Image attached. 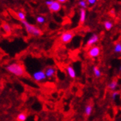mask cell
Segmentation results:
<instances>
[{"mask_svg": "<svg viewBox=\"0 0 121 121\" xmlns=\"http://www.w3.org/2000/svg\"><path fill=\"white\" fill-rule=\"evenodd\" d=\"M26 119H27V115L25 112L19 113L16 117L17 121H26Z\"/></svg>", "mask_w": 121, "mask_h": 121, "instance_id": "obj_16", "label": "cell"}, {"mask_svg": "<svg viewBox=\"0 0 121 121\" xmlns=\"http://www.w3.org/2000/svg\"><path fill=\"white\" fill-rule=\"evenodd\" d=\"M78 5L81 7V9H86L88 7V2L87 1H84V0H81V1L78 2Z\"/></svg>", "mask_w": 121, "mask_h": 121, "instance_id": "obj_20", "label": "cell"}, {"mask_svg": "<svg viewBox=\"0 0 121 121\" xmlns=\"http://www.w3.org/2000/svg\"><path fill=\"white\" fill-rule=\"evenodd\" d=\"M119 70H120V71H121V65L120 66V68H119Z\"/></svg>", "mask_w": 121, "mask_h": 121, "instance_id": "obj_26", "label": "cell"}, {"mask_svg": "<svg viewBox=\"0 0 121 121\" xmlns=\"http://www.w3.org/2000/svg\"><path fill=\"white\" fill-rule=\"evenodd\" d=\"M104 27L107 30H109L113 27V24L110 20H105L104 22Z\"/></svg>", "mask_w": 121, "mask_h": 121, "instance_id": "obj_17", "label": "cell"}, {"mask_svg": "<svg viewBox=\"0 0 121 121\" xmlns=\"http://www.w3.org/2000/svg\"><path fill=\"white\" fill-rule=\"evenodd\" d=\"M2 28L7 34L8 35L11 34V33H12V28H11V26L7 23H4L2 26Z\"/></svg>", "mask_w": 121, "mask_h": 121, "instance_id": "obj_11", "label": "cell"}, {"mask_svg": "<svg viewBox=\"0 0 121 121\" xmlns=\"http://www.w3.org/2000/svg\"><path fill=\"white\" fill-rule=\"evenodd\" d=\"M114 52L115 53H121V43L117 42L114 46Z\"/></svg>", "mask_w": 121, "mask_h": 121, "instance_id": "obj_19", "label": "cell"}, {"mask_svg": "<svg viewBox=\"0 0 121 121\" xmlns=\"http://www.w3.org/2000/svg\"><path fill=\"white\" fill-rule=\"evenodd\" d=\"M53 2H54V1H52V0H48V1H46V2H45V4L47 5L48 7H49L50 5L52 4Z\"/></svg>", "mask_w": 121, "mask_h": 121, "instance_id": "obj_23", "label": "cell"}, {"mask_svg": "<svg viewBox=\"0 0 121 121\" xmlns=\"http://www.w3.org/2000/svg\"><path fill=\"white\" fill-rule=\"evenodd\" d=\"M66 71H67V73L68 75H69L70 78H75L76 77V73H75V69L73 68V67L70 65H68L66 67Z\"/></svg>", "mask_w": 121, "mask_h": 121, "instance_id": "obj_9", "label": "cell"}, {"mask_svg": "<svg viewBox=\"0 0 121 121\" xmlns=\"http://www.w3.org/2000/svg\"><path fill=\"white\" fill-rule=\"evenodd\" d=\"M120 95V92L117 91H113L112 94V98L113 100H115V99Z\"/></svg>", "mask_w": 121, "mask_h": 121, "instance_id": "obj_21", "label": "cell"}, {"mask_svg": "<svg viewBox=\"0 0 121 121\" xmlns=\"http://www.w3.org/2000/svg\"><path fill=\"white\" fill-rule=\"evenodd\" d=\"M93 73L94 75L96 78H99L102 75V72L99 69V68L97 67V66H94L93 67Z\"/></svg>", "mask_w": 121, "mask_h": 121, "instance_id": "obj_13", "label": "cell"}, {"mask_svg": "<svg viewBox=\"0 0 121 121\" xmlns=\"http://www.w3.org/2000/svg\"><path fill=\"white\" fill-rule=\"evenodd\" d=\"M57 1H58V2L60 3L61 4L65 3V2H67V0H57Z\"/></svg>", "mask_w": 121, "mask_h": 121, "instance_id": "obj_25", "label": "cell"}, {"mask_svg": "<svg viewBox=\"0 0 121 121\" xmlns=\"http://www.w3.org/2000/svg\"><path fill=\"white\" fill-rule=\"evenodd\" d=\"M109 13H110V15H112V16L115 15V9H111V10H110V12H109Z\"/></svg>", "mask_w": 121, "mask_h": 121, "instance_id": "obj_24", "label": "cell"}, {"mask_svg": "<svg viewBox=\"0 0 121 121\" xmlns=\"http://www.w3.org/2000/svg\"><path fill=\"white\" fill-rule=\"evenodd\" d=\"M6 70L9 73L17 77H21L25 74V68L23 65L18 62H14L8 65L6 67Z\"/></svg>", "mask_w": 121, "mask_h": 121, "instance_id": "obj_1", "label": "cell"}, {"mask_svg": "<svg viewBox=\"0 0 121 121\" xmlns=\"http://www.w3.org/2000/svg\"><path fill=\"white\" fill-rule=\"evenodd\" d=\"M117 86H118L117 81H116V80H113V81H112L110 83H109L108 87H109V89H110V90H112V91H115V90L117 89Z\"/></svg>", "mask_w": 121, "mask_h": 121, "instance_id": "obj_14", "label": "cell"}, {"mask_svg": "<svg viewBox=\"0 0 121 121\" xmlns=\"http://www.w3.org/2000/svg\"><path fill=\"white\" fill-rule=\"evenodd\" d=\"M98 41H99V36L96 34H93L89 39H88V41L86 43V47L91 48L93 47V45H94Z\"/></svg>", "mask_w": 121, "mask_h": 121, "instance_id": "obj_6", "label": "cell"}, {"mask_svg": "<svg viewBox=\"0 0 121 121\" xmlns=\"http://www.w3.org/2000/svg\"><path fill=\"white\" fill-rule=\"evenodd\" d=\"M87 2H88V4L94 5V4H95L97 2V1H96V0H88Z\"/></svg>", "mask_w": 121, "mask_h": 121, "instance_id": "obj_22", "label": "cell"}, {"mask_svg": "<svg viewBox=\"0 0 121 121\" xmlns=\"http://www.w3.org/2000/svg\"><path fill=\"white\" fill-rule=\"evenodd\" d=\"M101 53V48L98 46H93L88 51V56L90 58H96L100 55Z\"/></svg>", "mask_w": 121, "mask_h": 121, "instance_id": "obj_4", "label": "cell"}, {"mask_svg": "<svg viewBox=\"0 0 121 121\" xmlns=\"http://www.w3.org/2000/svg\"><path fill=\"white\" fill-rule=\"evenodd\" d=\"M74 36H75V33L73 31L68 30V31L64 32L63 34H62L60 39L61 42L63 43H68L73 40Z\"/></svg>", "mask_w": 121, "mask_h": 121, "instance_id": "obj_3", "label": "cell"}, {"mask_svg": "<svg viewBox=\"0 0 121 121\" xmlns=\"http://www.w3.org/2000/svg\"><path fill=\"white\" fill-rule=\"evenodd\" d=\"M44 72H45L47 78H52V77H54V75H55L57 71H56V69L54 68V67H52V66H50V67H47L45 69Z\"/></svg>", "mask_w": 121, "mask_h": 121, "instance_id": "obj_8", "label": "cell"}, {"mask_svg": "<svg viewBox=\"0 0 121 121\" xmlns=\"http://www.w3.org/2000/svg\"><path fill=\"white\" fill-rule=\"evenodd\" d=\"M36 20L37 22V23H39V24H43L46 21V18L43 15H39L36 17Z\"/></svg>", "mask_w": 121, "mask_h": 121, "instance_id": "obj_18", "label": "cell"}, {"mask_svg": "<svg viewBox=\"0 0 121 121\" xmlns=\"http://www.w3.org/2000/svg\"><path fill=\"white\" fill-rule=\"evenodd\" d=\"M32 77L34 80L36 82H41L47 78L44 70H38L33 73Z\"/></svg>", "mask_w": 121, "mask_h": 121, "instance_id": "obj_5", "label": "cell"}, {"mask_svg": "<svg viewBox=\"0 0 121 121\" xmlns=\"http://www.w3.org/2000/svg\"><path fill=\"white\" fill-rule=\"evenodd\" d=\"M86 18V9H81L80 10V17H79V23L83 24Z\"/></svg>", "mask_w": 121, "mask_h": 121, "instance_id": "obj_10", "label": "cell"}, {"mask_svg": "<svg viewBox=\"0 0 121 121\" xmlns=\"http://www.w3.org/2000/svg\"><path fill=\"white\" fill-rule=\"evenodd\" d=\"M16 16L20 21L26 20V15L25 13L23 12V11H17V12H16Z\"/></svg>", "mask_w": 121, "mask_h": 121, "instance_id": "obj_15", "label": "cell"}, {"mask_svg": "<svg viewBox=\"0 0 121 121\" xmlns=\"http://www.w3.org/2000/svg\"><path fill=\"white\" fill-rule=\"evenodd\" d=\"M92 110H93V107L91 104H87L85 108H84V113L87 116H89L91 112H92Z\"/></svg>", "mask_w": 121, "mask_h": 121, "instance_id": "obj_12", "label": "cell"}, {"mask_svg": "<svg viewBox=\"0 0 121 121\" xmlns=\"http://www.w3.org/2000/svg\"><path fill=\"white\" fill-rule=\"evenodd\" d=\"M20 22H21V23L24 26L26 30L27 31V33L29 35L33 36H36V37H39V36H41L43 35L42 30L40 28H39L38 27H36V26L30 24L26 20L20 21Z\"/></svg>", "mask_w": 121, "mask_h": 121, "instance_id": "obj_2", "label": "cell"}, {"mask_svg": "<svg viewBox=\"0 0 121 121\" xmlns=\"http://www.w3.org/2000/svg\"><path fill=\"white\" fill-rule=\"evenodd\" d=\"M49 7V9L52 13H57L60 12L62 9V4L58 2V1H54L52 5H50Z\"/></svg>", "mask_w": 121, "mask_h": 121, "instance_id": "obj_7", "label": "cell"}]
</instances>
